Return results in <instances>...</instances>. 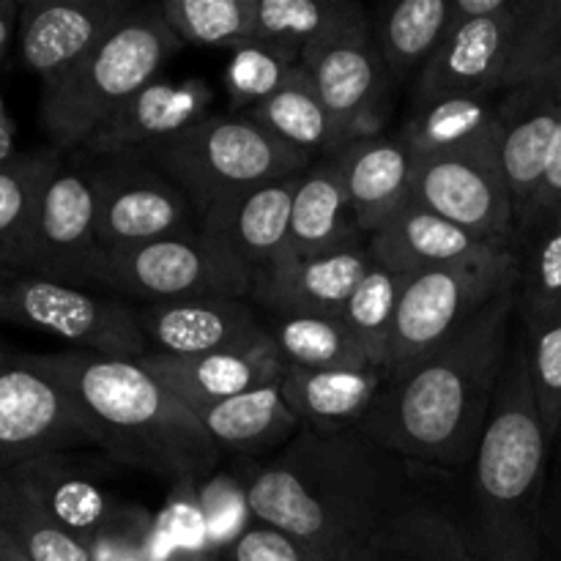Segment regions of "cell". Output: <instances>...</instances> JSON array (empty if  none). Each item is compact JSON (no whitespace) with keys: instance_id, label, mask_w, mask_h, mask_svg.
<instances>
[{"instance_id":"cell-26","label":"cell","mask_w":561,"mask_h":561,"mask_svg":"<svg viewBox=\"0 0 561 561\" xmlns=\"http://www.w3.org/2000/svg\"><path fill=\"white\" fill-rule=\"evenodd\" d=\"M493 244L502 241L477 239L469 230L411 201L398 217L389 219L378 233L367 239V255L389 272L416 277L422 272L469 261Z\"/></svg>"},{"instance_id":"cell-6","label":"cell","mask_w":561,"mask_h":561,"mask_svg":"<svg viewBox=\"0 0 561 561\" xmlns=\"http://www.w3.org/2000/svg\"><path fill=\"white\" fill-rule=\"evenodd\" d=\"M190 197L197 217L222 197L294 179L312 159L290 151L247 115H208L181 135L140 151Z\"/></svg>"},{"instance_id":"cell-9","label":"cell","mask_w":561,"mask_h":561,"mask_svg":"<svg viewBox=\"0 0 561 561\" xmlns=\"http://www.w3.org/2000/svg\"><path fill=\"white\" fill-rule=\"evenodd\" d=\"M0 321L55 334L71 348L107 359L140 362L151 354L137 307L14 268H0Z\"/></svg>"},{"instance_id":"cell-16","label":"cell","mask_w":561,"mask_h":561,"mask_svg":"<svg viewBox=\"0 0 561 561\" xmlns=\"http://www.w3.org/2000/svg\"><path fill=\"white\" fill-rule=\"evenodd\" d=\"M135 0H33L20 9V58L53 85L91 55L131 11Z\"/></svg>"},{"instance_id":"cell-45","label":"cell","mask_w":561,"mask_h":561,"mask_svg":"<svg viewBox=\"0 0 561 561\" xmlns=\"http://www.w3.org/2000/svg\"><path fill=\"white\" fill-rule=\"evenodd\" d=\"M540 537L548 561H561V427L548 447L546 485L540 502Z\"/></svg>"},{"instance_id":"cell-22","label":"cell","mask_w":561,"mask_h":561,"mask_svg":"<svg viewBox=\"0 0 561 561\" xmlns=\"http://www.w3.org/2000/svg\"><path fill=\"white\" fill-rule=\"evenodd\" d=\"M299 175L268 181L214 203L197 217L206 233L236 252L252 272L283 261Z\"/></svg>"},{"instance_id":"cell-43","label":"cell","mask_w":561,"mask_h":561,"mask_svg":"<svg viewBox=\"0 0 561 561\" xmlns=\"http://www.w3.org/2000/svg\"><path fill=\"white\" fill-rule=\"evenodd\" d=\"M88 548L93 561H159L157 515L140 504L121 502L99 526Z\"/></svg>"},{"instance_id":"cell-49","label":"cell","mask_w":561,"mask_h":561,"mask_svg":"<svg viewBox=\"0 0 561 561\" xmlns=\"http://www.w3.org/2000/svg\"><path fill=\"white\" fill-rule=\"evenodd\" d=\"M14 157V121H11L9 110H5L3 96H0V164H5Z\"/></svg>"},{"instance_id":"cell-7","label":"cell","mask_w":561,"mask_h":561,"mask_svg":"<svg viewBox=\"0 0 561 561\" xmlns=\"http://www.w3.org/2000/svg\"><path fill=\"white\" fill-rule=\"evenodd\" d=\"M520 285L518 244L488 247L469 261L405 279L394 316L387 376L411 370L455 337L496 296Z\"/></svg>"},{"instance_id":"cell-48","label":"cell","mask_w":561,"mask_h":561,"mask_svg":"<svg viewBox=\"0 0 561 561\" xmlns=\"http://www.w3.org/2000/svg\"><path fill=\"white\" fill-rule=\"evenodd\" d=\"M20 9L22 5L14 0H0V64L14 36V27H20Z\"/></svg>"},{"instance_id":"cell-15","label":"cell","mask_w":561,"mask_h":561,"mask_svg":"<svg viewBox=\"0 0 561 561\" xmlns=\"http://www.w3.org/2000/svg\"><path fill=\"white\" fill-rule=\"evenodd\" d=\"M520 0L488 20L455 22L425 69L411 82L414 110L442 99L504 93Z\"/></svg>"},{"instance_id":"cell-46","label":"cell","mask_w":561,"mask_h":561,"mask_svg":"<svg viewBox=\"0 0 561 561\" xmlns=\"http://www.w3.org/2000/svg\"><path fill=\"white\" fill-rule=\"evenodd\" d=\"M561 208V129L557 137V146H553L551 164L546 170V179H542L540 190L535 192V197L529 201V206L520 211L518 217V236L524 233L526 228H531L535 222H540L548 214L559 211Z\"/></svg>"},{"instance_id":"cell-25","label":"cell","mask_w":561,"mask_h":561,"mask_svg":"<svg viewBox=\"0 0 561 561\" xmlns=\"http://www.w3.org/2000/svg\"><path fill=\"white\" fill-rule=\"evenodd\" d=\"M367 247L332 157L316 159L299 175L283 261L334 255ZM279 261V263H283Z\"/></svg>"},{"instance_id":"cell-35","label":"cell","mask_w":561,"mask_h":561,"mask_svg":"<svg viewBox=\"0 0 561 561\" xmlns=\"http://www.w3.org/2000/svg\"><path fill=\"white\" fill-rule=\"evenodd\" d=\"M405 279L409 277L389 272L387 266H378V263L370 261L365 274H362L359 285L351 294L343 316H340L351 337L359 343L367 362L383 373H387L389 354H392L394 316H398Z\"/></svg>"},{"instance_id":"cell-18","label":"cell","mask_w":561,"mask_h":561,"mask_svg":"<svg viewBox=\"0 0 561 561\" xmlns=\"http://www.w3.org/2000/svg\"><path fill=\"white\" fill-rule=\"evenodd\" d=\"M502 164L520 217L540 190L561 129V75L540 77L502 93Z\"/></svg>"},{"instance_id":"cell-10","label":"cell","mask_w":561,"mask_h":561,"mask_svg":"<svg viewBox=\"0 0 561 561\" xmlns=\"http://www.w3.org/2000/svg\"><path fill=\"white\" fill-rule=\"evenodd\" d=\"M252 277L255 272L201 225L107 257V294L140 305L250 299Z\"/></svg>"},{"instance_id":"cell-13","label":"cell","mask_w":561,"mask_h":561,"mask_svg":"<svg viewBox=\"0 0 561 561\" xmlns=\"http://www.w3.org/2000/svg\"><path fill=\"white\" fill-rule=\"evenodd\" d=\"M82 447L99 449V438L75 400L22 354L0 348V474Z\"/></svg>"},{"instance_id":"cell-27","label":"cell","mask_w":561,"mask_h":561,"mask_svg":"<svg viewBox=\"0 0 561 561\" xmlns=\"http://www.w3.org/2000/svg\"><path fill=\"white\" fill-rule=\"evenodd\" d=\"M345 561H480L463 526L436 502L411 493Z\"/></svg>"},{"instance_id":"cell-40","label":"cell","mask_w":561,"mask_h":561,"mask_svg":"<svg viewBox=\"0 0 561 561\" xmlns=\"http://www.w3.org/2000/svg\"><path fill=\"white\" fill-rule=\"evenodd\" d=\"M561 75V0H520L504 91Z\"/></svg>"},{"instance_id":"cell-51","label":"cell","mask_w":561,"mask_h":561,"mask_svg":"<svg viewBox=\"0 0 561 561\" xmlns=\"http://www.w3.org/2000/svg\"><path fill=\"white\" fill-rule=\"evenodd\" d=\"M203 561H211V559H203Z\"/></svg>"},{"instance_id":"cell-32","label":"cell","mask_w":561,"mask_h":561,"mask_svg":"<svg viewBox=\"0 0 561 561\" xmlns=\"http://www.w3.org/2000/svg\"><path fill=\"white\" fill-rule=\"evenodd\" d=\"M400 137L409 142L416 162L471 151L502 137L499 102L493 96H460L425 104L411 110Z\"/></svg>"},{"instance_id":"cell-11","label":"cell","mask_w":561,"mask_h":561,"mask_svg":"<svg viewBox=\"0 0 561 561\" xmlns=\"http://www.w3.org/2000/svg\"><path fill=\"white\" fill-rule=\"evenodd\" d=\"M82 159L96 197L99 244L107 257L197 228L190 197L146 157L82 153Z\"/></svg>"},{"instance_id":"cell-8","label":"cell","mask_w":561,"mask_h":561,"mask_svg":"<svg viewBox=\"0 0 561 561\" xmlns=\"http://www.w3.org/2000/svg\"><path fill=\"white\" fill-rule=\"evenodd\" d=\"M5 268L110 296L107 255L96 233V197L82 153L75 162H60L49 175Z\"/></svg>"},{"instance_id":"cell-50","label":"cell","mask_w":561,"mask_h":561,"mask_svg":"<svg viewBox=\"0 0 561 561\" xmlns=\"http://www.w3.org/2000/svg\"><path fill=\"white\" fill-rule=\"evenodd\" d=\"M0 561H31L9 540V535L3 529H0Z\"/></svg>"},{"instance_id":"cell-39","label":"cell","mask_w":561,"mask_h":561,"mask_svg":"<svg viewBox=\"0 0 561 561\" xmlns=\"http://www.w3.org/2000/svg\"><path fill=\"white\" fill-rule=\"evenodd\" d=\"M60 162L64 153L55 148H42V151L16 153L14 159L0 164V268L9 266L11 252L16 250L31 222L38 195Z\"/></svg>"},{"instance_id":"cell-30","label":"cell","mask_w":561,"mask_h":561,"mask_svg":"<svg viewBox=\"0 0 561 561\" xmlns=\"http://www.w3.org/2000/svg\"><path fill=\"white\" fill-rule=\"evenodd\" d=\"M370 22L376 47L394 85H409L453 31L455 0H400L381 5Z\"/></svg>"},{"instance_id":"cell-24","label":"cell","mask_w":561,"mask_h":561,"mask_svg":"<svg viewBox=\"0 0 561 561\" xmlns=\"http://www.w3.org/2000/svg\"><path fill=\"white\" fill-rule=\"evenodd\" d=\"M140 365L151 376H157L175 398L184 400L192 411L244 394L263 383L279 381L288 370L272 337L252 351H230V354L186 356V359L148 354L142 356Z\"/></svg>"},{"instance_id":"cell-42","label":"cell","mask_w":561,"mask_h":561,"mask_svg":"<svg viewBox=\"0 0 561 561\" xmlns=\"http://www.w3.org/2000/svg\"><path fill=\"white\" fill-rule=\"evenodd\" d=\"M230 53L233 55L225 69V91H228L233 110H252L255 104H261L263 99L277 93L299 66L257 42L230 49Z\"/></svg>"},{"instance_id":"cell-5","label":"cell","mask_w":561,"mask_h":561,"mask_svg":"<svg viewBox=\"0 0 561 561\" xmlns=\"http://www.w3.org/2000/svg\"><path fill=\"white\" fill-rule=\"evenodd\" d=\"M184 47L162 5L140 3L69 75L42 88V124L58 153L85 148L93 131L129 102Z\"/></svg>"},{"instance_id":"cell-17","label":"cell","mask_w":561,"mask_h":561,"mask_svg":"<svg viewBox=\"0 0 561 561\" xmlns=\"http://www.w3.org/2000/svg\"><path fill=\"white\" fill-rule=\"evenodd\" d=\"M137 321L151 354L179 359L252 351L268 340L250 299L153 301L137 307Z\"/></svg>"},{"instance_id":"cell-34","label":"cell","mask_w":561,"mask_h":561,"mask_svg":"<svg viewBox=\"0 0 561 561\" xmlns=\"http://www.w3.org/2000/svg\"><path fill=\"white\" fill-rule=\"evenodd\" d=\"M266 332L285 367L294 370H362L373 367L340 318H272Z\"/></svg>"},{"instance_id":"cell-23","label":"cell","mask_w":561,"mask_h":561,"mask_svg":"<svg viewBox=\"0 0 561 561\" xmlns=\"http://www.w3.org/2000/svg\"><path fill=\"white\" fill-rule=\"evenodd\" d=\"M9 477L82 542H91L99 526L121 504L102 471L93 463L71 458V453L33 458L9 471Z\"/></svg>"},{"instance_id":"cell-29","label":"cell","mask_w":561,"mask_h":561,"mask_svg":"<svg viewBox=\"0 0 561 561\" xmlns=\"http://www.w3.org/2000/svg\"><path fill=\"white\" fill-rule=\"evenodd\" d=\"M192 414L197 416L219 453L255 455L290 442L301 433V422L285 403L279 381L263 383L219 403L201 405Z\"/></svg>"},{"instance_id":"cell-28","label":"cell","mask_w":561,"mask_h":561,"mask_svg":"<svg viewBox=\"0 0 561 561\" xmlns=\"http://www.w3.org/2000/svg\"><path fill=\"white\" fill-rule=\"evenodd\" d=\"M387 373L362 370H294L279 378L285 403L301 422V431H351L359 427L381 394Z\"/></svg>"},{"instance_id":"cell-47","label":"cell","mask_w":561,"mask_h":561,"mask_svg":"<svg viewBox=\"0 0 561 561\" xmlns=\"http://www.w3.org/2000/svg\"><path fill=\"white\" fill-rule=\"evenodd\" d=\"M513 0H455V22L488 20L510 9Z\"/></svg>"},{"instance_id":"cell-38","label":"cell","mask_w":561,"mask_h":561,"mask_svg":"<svg viewBox=\"0 0 561 561\" xmlns=\"http://www.w3.org/2000/svg\"><path fill=\"white\" fill-rule=\"evenodd\" d=\"M518 321L537 411L551 447L561 427V301L546 310H518Z\"/></svg>"},{"instance_id":"cell-33","label":"cell","mask_w":561,"mask_h":561,"mask_svg":"<svg viewBox=\"0 0 561 561\" xmlns=\"http://www.w3.org/2000/svg\"><path fill=\"white\" fill-rule=\"evenodd\" d=\"M244 115L266 129L274 140L312 162L337 151L332 115L323 107L316 82L301 64L277 93L247 110Z\"/></svg>"},{"instance_id":"cell-37","label":"cell","mask_w":561,"mask_h":561,"mask_svg":"<svg viewBox=\"0 0 561 561\" xmlns=\"http://www.w3.org/2000/svg\"><path fill=\"white\" fill-rule=\"evenodd\" d=\"M159 5L181 44L239 49L255 42V0H162Z\"/></svg>"},{"instance_id":"cell-20","label":"cell","mask_w":561,"mask_h":561,"mask_svg":"<svg viewBox=\"0 0 561 561\" xmlns=\"http://www.w3.org/2000/svg\"><path fill=\"white\" fill-rule=\"evenodd\" d=\"M367 263H370L367 247L274 263L263 272H255L250 301L272 318H340Z\"/></svg>"},{"instance_id":"cell-31","label":"cell","mask_w":561,"mask_h":561,"mask_svg":"<svg viewBox=\"0 0 561 561\" xmlns=\"http://www.w3.org/2000/svg\"><path fill=\"white\" fill-rule=\"evenodd\" d=\"M367 16L354 0H255V42L301 64L307 49Z\"/></svg>"},{"instance_id":"cell-1","label":"cell","mask_w":561,"mask_h":561,"mask_svg":"<svg viewBox=\"0 0 561 561\" xmlns=\"http://www.w3.org/2000/svg\"><path fill=\"white\" fill-rule=\"evenodd\" d=\"M405 460L351 431H301L244 482L247 513L321 561H345L409 499Z\"/></svg>"},{"instance_id":"cell-14","label":"cell","mask_w":561,"mask_h":561,"mask_svg":"<svg viewBox=\"0 0 561 561\" xmlns=\"http://www.w3.org/2000/svg\"><path fill=\"white\" fill-rule=\"evenodd\" d=\"M414 201L477 239L518 244L513 192L502 164V137L471 151L420 159Z\"/></svg>"},{"instance_id":"cell-12","label":"cell","mask_w":561,"mask_h":561,"mask_svg":"<svg viewBox=\"0 0 561 561\" xmlns=\"http://www.w3.org/2000/svg\"><path fill=\"white\" fill-rule=\"evenodd\" d=\"M301 66L332 115L337 151L348 142L387 135L398 85L376 47L370 16L307 49Z\"/></svg>"},{"instance_id":"cell-4","label":"cell","mask_w":561,"mask_h":561,"mask_svg":"<svg viewBox=\"0 0 561 561\" xmlns=\"http://www.w3.org/2000/svg\"><path fill=\"white\" fill-rule=\"evenodd\" d=\"M548 438L537 411L529 356L513 332L491 420L474 455L469 513L460 520L480 561H548L540 537Z\"/></svg>"},{"instance_id":"cell-3","label":"cell","mask_w":561,"mask_h":561,"mask_svg":"<svg viewBox=\"0 0 561 561\" xmlns=\"http://www.w3.org/2000/svg\"><path fill=\"white\" fill-rule=\"evenodd\" d=\"M22 359L75 400L96 433L99 449L115 463L181 488L217 469L219 449L190 405L140 362L77 348L22 354Z\"/></svg>"},{"instance_id":"cell-2","label":"cell","mask_w":561,"mask_h":561,"mask_svg":"<svg viewBox=\"0 0 561 561\" xmlns=\"http://www.w3.org/2000/svg\"><path fill=\"white\" fill-rule=\"evenodd\" d=\"M518 296L520 285L496 296L436 354L387 376L356 431L405 463L469 469L507 367Z\"/></svg>"},{"instance_id":"cell-44","label":"cell","mask_w":561,"mask_h":561,"mask_svg":"<svg viewBox=\"0 0 561 561\" xmlns=\"http://www.w3.org/2000/svg\"><path fill=\"white\" fill-rule=\"evenodd\" d=\"M219 561H321L312 557L301 542L288 537L285 531L274 526L257 524L250 518V524L239 531L230 542H225Z\"/></svg>"},{"instance_id":"cell-41","label":"cell","mask_w":561,"mask_h":561,"mask_svg":"<svg viewBox=\"0 0 561 561\" xmlns=\"http://www.w3.org/2000/svg\"><path fill=\"white\" fill-rule=\"evenodd\" d=\"M518 310H546L561 301V208L518 236Z\"/></svg>"},{"instance_id":"cell-36","label":"cell","mask_w":561,"mask_h":561,"mask_svg":"<svg viewBox=\"0 0 561 561\" xmlns=\"http://www.w3.org/2000/svg\"><path fill=\"white\" fill-rule=\"evenodd\" d=\"M0 529L31 561H93L88 542L66 531L9 474H0Z\"/></svg>"},{"instance_id":"cell-21","label":"cell","mask_w":561,"mask_h":561,"mask_svg":"<svg viewBox=\"0 0 561 561\" xmlns=\"http://www.w3.org/2000/svg\"><path fill=\"white\" fill-rule=\"evenodd\" d=\"M332 159L367 239L414 201L416 159L400 131L348 142Z\"/></svg>"},{"instance_id":"cell-19","label":"cell","mask_w":561,"mask_h":561,"mask_svg":"<svg viewBox=\"0 0 561 561\" xmlns=\"http://www.w3.org/2000/svg\"><path fill=\"white\" fill-rule=\"evenodd\" d=\"M214 91L201 77L190 80H153L121 104L85 148V157H124L140 153L148 146L181 135L211 115Z\"/></svg>"}]
</instances>
